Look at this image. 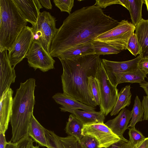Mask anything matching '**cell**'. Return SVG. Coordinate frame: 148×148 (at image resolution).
Masks as SVG:
<instances>
[{"label":"cell","instance_id":"40","mask_svg":"<svg viewBox=\"0 0 148 148\" xmlns=\"http://www.w3.org/2000/svg\"><path fill=\"white\" fill-rule=\"evenodd\" d=\"M135 148H148V137L136 145Z\"/></svg>","mask_w":148,"mask_h":148},{"label":"cell","instance_id":"20","mask_svg":"<svg viewBox=\"0 0 148 148\" xmlns=\"http://www.w3.org/2000/svg\"><path fill=\"white\" fill-rule=\"evenodd\" d=\"M70 113L75 115L84 125L96 123H103L105 119L103 112L100 111L91 112L75 110Z\"/></svg>","mask_w":148,"mask_h":148},{"label":"cell","instance_id":"41","mask_svg":"<svg viewBox=\"0 0 148 148\" xmlns=\"http://www.w3.org/2000/svg\"><path fill=\"white\" fill-rule=\"evenodd\" d=\"M140 86L144 90L147 96L148 97V82L145 81L140 84Z\"/></svg>","mask_w":148,"mask_h":148},{"label":"cell","instance_id":"31","mask_svg":"<svg viewBox=\"0 0 148 148\" xmlns=\"http://www.w3.org/2000/svg\"><path fill=\"white\" fill-rule=\"evenodd\" d=\"M56 6L58 8L61 12H66L71 14L72 8L74 6V0H53Z\"/></svg>","mask_w":148,"mask_h":148},{"label":"cell","instance_id":"13","mask_svg":"<svg viewBox=\"0 0 148 148\" xmlns=\"http://www.w3.org/2000/svg\"><path fill=\"white\" fill-rule=\"evenodd\" d=\"M142 58L140 54L134 59L125 61H113L104 59L101 60L104 69L110 79L115 73L131 71L138 68L139 63Z\"/></svg>","mask_w":148,"mask_h":148},{"label":"cell","instance_id":"1","mask_svg":"<svg viewBox=\"0 0 148 148\" xmlns=\"http://www.w3.org/2000/svg\"><path fill=\"white\" fill-rule=\"evenodd\" d=\"M119 23L94 5L77 10L69 14L58 29L51 42L50 54L52 57L58 58L75 46L92 41Z\"/></svg>","mask_w":148,"mask_h":148},{"label":"cell","instance_id":"7","mask_svg":"<svg viewBox=\"0 0 148 148\" xmlns=\"http://www.w3.org/2000/svg\"><path fill=\"white\" fill-rule=\"evenodd\" d=\"M135 29L131 22L122 20L116 27L99 35L94 40L104 42L121 51L126 50L129 40Z\"/></svg>","mask_w":148,"mask_h":148},{"label":"cell","instance_id":"2","mask_svg":"<svg viewBox=\"0 0 148 148\" xmlns=\"http://www.w3.org/2000/svg\"><path fill=\"white\" fill-rule=\"evenodd\" d=\"M59 59L63 68L61 77L63 93L85 105L95 107L97 105L89 78L96 77L102 62L100 55L93 54L75 58Z\"/></svg>","mask_w":148,"mask_h":148},{"label":"cell","instance_id":"9","mask_svg":"<svg viewBox=\"0 0 148 148\" xmlns=\"http://www.w3.org/2000/svg\"><path fill=\"white\" fill-rule=\"evenodd\" d=\"M29 65L35 70L46 72L54 69L55 60L38 42L34 41L26 57Z\"/></svg>","mask_w":148,"mask_h":148},{"label":"cell","instance_id":"38","mask_svg":"<svg viewBox=\"0 0 148 148\" xmlns=\"http://www.w3.org/2000/svg\"><path fill=\"white\" fill-rule=\"evenodd\" d=\"M41 5L47 10L51 9L52 8L50 0H39Z\"/></svg>","mask_w":148,"mask_h":148},{"label":"cell","instance_id":"25","mask_svg":"<svg viewBox=\"0 0 148 148\" xmlns=\"http://www.w3.org/2000/svg\"><path fill=\"white\" fill-rule=\"evenodd\" d=\"M144 0H128V10L130 13L132 23L136 27L143 19L142 10Z\"/></svg>","mask_w":148,"mask_h":148},{"label":"cell","instance_id":"4","mask_svg":"<svg viewBox=\"0 0 148 148\" xmlns=\"http://www.w3.org/2000/svg\"><path fill=\"white\" fill-rule=\"evenodd\" d=\"M27 24L12 0H0V51L10 50Z\"/></svg>","mask_w":148,"mask_h":148},{"label":"cell","instance_id":"27","mask_svg":"<svg viewBox=\"0 0 148 148\" xmlns=\"http://www.w3.org/2000/svg\"><path fill=\"white\" fill-rule=\"evenodd\" d=\"M92 44L95 54L99 55L116 54L121 51L104 42L94 40Z\"/></svg>","mask_w":148,"mask_h":148},{"label":"cell","instance_id":"5","mask_svg":"<svg viewBox=\"0 0 148 148\" xmlns=\"http://www.w3.org/2000/svg\"><path fill=\"white\" fill-rule=\"evenodd\" d=\"M31 28L34 41L40 44L50 54L51 42L58 30L55 18L50 13L43 11L40 13L36 23Z\"/></svg>","mask_w":148,"mask_h":148},{"label":"cell","instance_id":"44","mask_svg":"<svg viewBox=\"0 0 148 148\" xmlns=\"http://www.w3.org/2000/svg\"><path fill=\"white\" fill-rule=\"evenodd\" d=\"M144 3H145L146 6L147 10L148 12V0H144Z\"/></svg>","mask_w":148,"mask_h":148},{"label":"cell","instance_id":"15","mask_svg":"<svg viewBox=\"0 0 148 148\" xmlns=\"http://www.w3.org/2000/svg\"><path fill=\"white\" fill-rule=\"evenodd\" d=\"M52 98L57 104L61 106L60 108L63 112L70 113L72 110L78 109L94 112L96 109L95 107L85 105L64 93H57Z\"/></svg>","mask_w":148,"mask_h":148},{"label":"cell","instance_id":"29","mask_svg":"<svg viewBox=\"0 0 148 148\" xmlns=\"http://www.w3.org/2000/svg\"><path fill=\"white\" fill-rule=\"evenodd\" d=\"M91 90L97 106H99L100 102V94L97 81L95 77L92 76L89 78Z\"/></svg>","mask_w":148,"mask_h":148},{"label":"cell","instance_id":"22","mask_svg":"<svg viewBox=\"0 0 148 148\" xmlns=\"http://www.w3.org/2000/svg\"><path fill=\"white\" fill-rule=\"evenodd\" d=\"M92 42L81 44L75 46L60 54L58 58L73 59L88 55L95 54Z\"/></svg>","mask_w":148,"mask_h":148},{"label":"cell","instance_id":"36","mask_svg":"<svg viewBox=\"0 0 148 148\" xmlns=\"http://www.w3.org/2000/svg\"><path fill=\"white\" fill-rule=\"evenodd\" d=\"M138 67L146 75L148 74V58H142L139 63Z\"/></svg>","mask_w":148,"mask_h":148},{"label":"cell","instance_id":"43","mask_svg":"<svg viewBox=\"0 0 148 148\" xmlns=\"http://www.w3.org/2000/svg\"><path fill=\"white\" fill-rule=\"evenodd\" d=\"M16 143H13L10 141L8 142L5 148H15Z\"/></svg>","mask_w":148,"mask_h":148},{"label":"cell","instance_id":"37","mask_svg":"<svg viewBox=\"0 0 148 148\" xmlns=\"http://www.w3.org/2000/svg\"><path fill=\"white\" fill-rule=\"evenodd\" d=\"M142 103L144 111L143 120H148V97H143Z\"/></svg>","mask_w":148,"mask_h":148},{"label":"cell","instance_id":"18","mask_svg":"<svg viewBox=\"0 0 148 148\" xmlns=\"http://www.w3.org/2000/svg\"><path fill=\"white\" fill-rule=\"evenodd\" d=\"M146 75L139 68L131 71L115 73L109 79L115 86L123 83H138L145 81Z\"/></svg>","mask_w":148,"mask_h":148},{"label":"cell","instance_id":"30","mask_svg":"<svg viewBox=\"0 0 148 148\" xmlns=\"http://www.w3.org/2000/svg\"><path fill=\"white\" fill-rule=\"evenodd\" d=\"M129 141L134 145H136L144 140L146 137L135 127L129 128Z\"/></svg>","mask_w":148,"mask_h":148},{"label":"cell","instance_id":"39","mask_svg":"<svg viewBox=\"0 0 148 148\" xmlns=\"http://www.w3.org/2000/svg\"><path fill=\"white\" fill-rule=\"evenodd\" d=\"M7 143L6 140L5 134L0 132V148H5Z\"/></svg>","mask_w":148,"mask_h":148},{"label":"cell","instance_id":"10","mask_svg":"<svg viewBox=\"0 0 148 148\" xmlns=\"http://www.w3.org/2000/svg\"><path fill=\"white\" fill-rule=\"evenodd\" d=\"M82 134L83 136L89 135L95 138L99 148H108L121 138L104 123L84 125Z\"/></svg>","mask_w":148,"mask_h":148},{"label":"cell","instance_id":"32","mask_svg":"<svg viewBox=\"0 0 148 148\" xmlns=\"http://www.w3.org/2000/svg\"><path fill=\"white\" fill-rule=\"evenodd\" d=\"M80 143L84 148H99V144L94 137L89 135L83 136Z\"/></svg>","mask_w":148,"mask_h":148},{"label":"cell","instance_id":"6","mask_svg":"<svg viewBox=\"0 0 148 148\" xmlns=\"http://www.w3.org/2000/svg\"><path fill=\"white\" fill-rule=\"evenodd\" d=\"M95 78L98 82L100 94V110L106 116L112 111L116 103L118 90L110 80L102 62L98 68Z\"/></svg>","mask_w":148,"mask_h":148},{"label":"cell","instance_id":"33","mask_svg":"<svg viewBox=\"0 0 148 148\" xmlns=\"http://www.w3.org/2000/svg\"><path fill=\"white\" fill-rule=\"evenodd\" d=\"M121 139L107 148H135L136 145L132 144L129 140L125 138L123 136H121Z\"/></svg>","mask_w":148,"mask_h":148},{"label":"cell","instance_id":"3","mask_svg":"<svg viewBox=\"0 0 148 148\" xmlns=\"http://www.w3.org/2000/svg\"><path fill=\"white\" fill-rule=\"evenodd\" d=\"M35 82L34 78H31L21 82L13 98L10 121L12 143H17L28 136V127L35 102Z\"/></svg>","mask_w":148,"mask_h":148},{"label":"cell","instance_id":"8","mask_svg":"<svg viewBox=\"0 0 148 148\" xmlns=\"http://www.w3.org/2000/svg\"><path fill=\"white\" fill-rule=\"evenodd\" d=\"M31 27L26 26L21 32L8 54L11 66L14 68L26 57L33 41Z\"/></svg>","mask_w":148,"mask_h":148},{"label":"cell","instance_id":"23","mask_svg":"<svg viewBox=\"0 0 148 148\" xmlns=\"http://www.w3.org/2000/svg\"><path fill=\"white\" fill-rule=\"evenodd\" d=\"M130 85H127L122 88L118 92L116 103L111 112L110 116L117 114L122 109L129 106L131 103L132 94L130 91Z\"/></svg>","mask_w":148,"mask_h":148},{"label":"cell","instance_id":"11","mask_svg":"<svg viewBox=\"0 0 148 148\" xmlns=\"http://www.w3.org/2000/svg\"><path fill=\"white\" fill-rule=\"evenodd\" d=\"M23 19L32 25L36 23L42 8L38 0H12Z\"/></svg>","mask_w":148,"mask_h":148},{"label":"cell","instance_id":"42","mask_svg":"<svg viewBox=\"0 0 148 148\" xmlns=\"http://www.w3.org/2000/svg\"><path fill=\"white\" fill-rule=\"evenodd\" d=\"M119 4L125 8L127 10L129 8V2L128 0H119Z\"/></svg>","mask_w":148,"mask_h":148},{"label":"cell","instance_id":"17","mask_svg":"<svg viewBox=\"0 0 148 148\" xmlns=\"http://www.w3.org/2000/svg\"><path fill=\"white\" fill-rule=\"evenodd\" d=\"M131 111L126 108L122 109L114 118L107 121L105 124L113 133L121 137L129 128L128 124L131 119Z\"/></svg>","mask_w":148,"mask_h":148},{"label":"cell","instance_id":"21","mask_svg":"<svg viewBox=\"0 0 148 148\" xmlns=\"http://www.w3.org/2000/svg\"><path fill=\"white\" fill-rule=\"evenodd\" d=\"M135 34L141 48L142 58H148V19L143 18L135 27Z\"/></svg>","mask_w":148,"mask_h":148},{"label":"cell","instance_id":"14","mask_svg":"<svg viewBox=\"0 0 148 148\" xmlns=\"http://www.w3.org/2000/svg\"><path fill=\"white\" fill-rule=\"evenodd\" d=\"M13 91L10 88L0 97V132L5 134L12 114Z\"/></svg>","mask_w":148,"mask_h":148},{"label":"cell","instance_id":"19","mask_svg":"<svg viewBox=\"0 0 148 148\" xmlns=\"http://www.w3.org/2000/svg\"><path fill=\"white\" fill-rule=\"evenodd\" d=\"M45 128L36 120L32 114L28 127V136L39 146L48 147Z\"/></svg>","mask_w":148,"mask_h":148},{"label":"cell","instance_id":"34","mask_svg":"<svg viewBox=\"0 0 148 148\" xmlns=\"http://www.w3.org/2000/svg\"><path fill=\"white\" fill-rule=\"evenodd\" d=\"M115 4H119V0H96L94 5L105 8L108 6Z\"/></svg>","mask_w":148,"mask_h":148},{"label":"cell","instance_id":"35","mask_svg":"<svg viewBox=\"0 0 148 148\" xmlns=\"http://www.w3.org/2000/svg\"><path fill=\"white\" fill-rule=\"evenodd\" d=\"M32 145L33 143L31 140L23 138L16 143L15 148H31Z\"/></svg>","mask_w":148,"mask_h":148},{"label":"cell","instance_id":"12","mask_svg":"<svg viewBox=\"0 0 148 148\" xmlns=\"http://www.w3.org/2000/svg\"><path fill=\"white\" fill-rule=\"evenodd\" d=\"M7 51H0V97L14 82L16 77L14 68L10 63Z\"/></svg>","mask_w":148,"mask_h":148},{"label":"cell","instance_id":"16","mask_svg":"<svg viewBox=\"0 0 148 148\" xmlns=\"http://www.w3.org/2000/svg\"><path fill=\"white\" fill-rule=\"evenodd\" d=\"M45 130L48 145L47 148H84L79 141L73 136L61 137L53 131L45 128Z\"/></svg>","mask_w":148,"mask_h":148},{"label":"cell","instance_id":"28","mask_svg":"<svg viewBox=\"0 0 148 148\" xmlns=\"http://www.w3.org/2000/svg\"><path fill=\"white\" fill-rule=\"evenodd\" d=\"M127 49L135 56L141 53V48L135 33L132 34L129 40Z\"/></svg>","mask_w":148,"mask_h":148},{"label":"cell","instance_id":"45","mask_svg":"<svg viewBox=\"0 0 148 148\" xmlns=\"http://www.w3.org/2000/svg\"><path fill=\"white\" fill-rule=\"evenodd\" d=\"M31 148H39V146H34L33 145L31 146Z\"/></svg>","mask_w":148,"mask_h":148},{"label":"cell","instance_id":"26","mask_svg":"<svg viewBox=\"0 0 148 148\" xmlns=\"http://www.w3.org/2000/svg\"><path fill=\"white\" fill-rule=\"evenodd\" d=\"M144 110L142 103L138 96L136 97L132 110L131 111V120L128 128L135 127L136 124L143 120Z\"/></svg>","mask_w":148,"mask_h":148},{"label":"cell","instance_id":"24","mask_svg":"<svg viewBox=\"0 0 148 148\" xmlns=\"http://www.w3.org/2000/svg\"><path fill=\"white\" fill-rule=\"evenodd\" d=\"M84 125L75 115L71 114L69 115L64 130L69 135L74 136L80 141L83 136L82 133Z\"/></svg>","mask_w":148,"mask_h":148}]
</instances>
